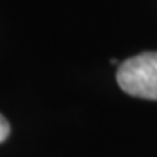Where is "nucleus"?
<instances>
[{"mask_svg":"<svg viewBox=\"0 0 157 157\" xmlns=\"http://www.w3.org/2000/svg\"><path fill=\"white\" fill-rule=\"evenodd\" d=\"M117 84L129 96L157 100V51L141 52L121 63Z\"/></svg>","mask_w":157,"mask_h":157,"instance_id":"obj_1","label":"nucleus"},{"mask_svg":"<svg viewBox=\"0 0 157 157\" xmlns=\"http://www.w3.org/2000/svg\"><path fill=\"white\" fill-rule=\"evenodd\" d=\"M9 133H11V126L7 122V119L0 113V143H4V141L7 140Z\"/></svg>","mask_w":157,"mask_h":157,"instance_id":"obj_2","label":"nucleus"}]
</instances>
